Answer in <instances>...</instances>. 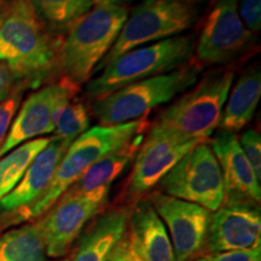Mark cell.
<instances>
[{"label":"cell","mask_w":261,"mask_h":261,"mask_svg":"<svg viewBox=\"0 0 261 261\" xmlns=\"http://www.w3.org/2000/svg\"><path fill=\"white\" fill-rule=\"evenodd\" d=\"M207 261H261V249L231 250L204 255Z\"/></svg>","instance_id":"cell-28"},{"label":"cell","mask_w":261,"mask_h":261,"mask_svg":"<svg viewBox=\"0 0 261 261\" xmlns=\"http://www.w3.org/2000/svg\"><path fill=\"white\" fill-rule=\"evenodd\" d=\"M145 133L146 130L137 133L125 144L94 162L65 192L85 194V192H91L103 187H110V184L125 171L130 161L135 160Z\"/></svg>","instance_id":"cell-20"},{"label":"cell","mask_w":261,"mask_h":261,"mask_svg":"<svg viewBox=\"0 0 261 261\" xmlns=\"http://www.w3.org/2000/svg\"><path fill=\"white\" fill-rule=\"evenodd\" d=\"M261 249L260 207L223 204L211 213L203 254Z\"/></svg>","instance_id":"cell-14"},{"label":"cell","mask_w":261,"mask_h":261,"mask_svg":"<svg viewBox=\"0 0 261 261\" xmlns=\"http://www.w3.org/2000/svg\"><path fill=\"white\" fill-rule=\"evenodd\" d=\"M243 154L249 161L256 178L261 181V137L257 130L250 128L241 135L238 139Z\"/></svg>","instance_id":"cell-26"},{"label":"cell","mask_w":261,"mask_h":261,"mask_svg":"<svg viewBox=\"0 0 261 261\" xmlns=\"http://www.w3.org/2000/svg\"><path fill=\"white\" fill-rule=\"evenodd\" d=\"M190 261H207V259H205L204 256H200V257H196V259L190 260Z\"/></svg>","instance_id":"cell-32"},{"label":"cell","mask_w":261,"mask_h":261,"mask_svg":"<svg viewBox=\"0 0 261 261\" xmlns=\"http://www.w3.org/2000/svg\"><path fill=\"white\" fill-rule=\"evenodd\" d=\"M126 236L143 261H175L167 228L148 197L137 201L129 211Z\"/></svg>","instance_id":"cell-17"},{"label":"cell","mask_w":261,"mask_h":261,"mask_svg":"<svg viewBox=\"0 0 261 261\" xmlns=\"http://www.w3.org/2000/svg\"><path fill=\"white\" fill-rule=\"evenodd\" d=\"M261 96V74L256 67L250 68L232 84L221 114L219 129L237 135L255 114Z\"/></svg>","instance_id":"cell-19"},{"label":"cell","mask_w":261,"mask_h":261,"mask_svg":"<svg viewBox=\"0 0 261 261\" xmlns=\"http://www.w3.org/2000/svg\"><path fill=\"white\" fill-rule=\"evenodd\" d=\"M201 68L187 64L169 73L126 85L92 102L99 126H119L143 119L161 104L171 102L197 83Z\"/></svg>","instance_id":"cell-5"},{"label":"cell","mask_w":261,"mask_h":261,"mask_svg":"<svg viewBox=\"0 0 261 261\" xmlns=\"http://www.w3.org/2000/svg\"><path fill=\"white\" fill-rule=\"evenodd\" d=\"M238 15L249 32H259L261 28V0H241L237 6Z\"/></svg>","instance_id":"cell-27"},{"label":"cell","mask_w":261,"mask_h":261,"mask_svg":"<svg viewBox=\"0 0 261 261\" xmlns=\"http://www.w3.org/2000/svg\"><path fill=\"white\" fill-rule=\"evenodd\" d=\"M61 39L42 25L28 0H12L0 23V62L25 86L57 71Z\"/></svg>","instance_id":"cell-1"},{"label":"cell","mask_w":261,"mask_h":261,"mask_svg":"<svg viewBox=\"0 0 261 261\" xmlns=\"http://www.w3.org/2000/svg\"><path fill=\"white\" fill-rule=\"evenodd\" d=\"M70 144L58 137H51L48 144L25 169L16 188L0 201V214H14L34 203L46 191Z\"/></svg>","instance_id":"cell-16"},{"label":"cell","mask_w":261,"mask_h":261,"mask_svg":"<svg viewBox=\"0 0 261 261\" xmlns=\"http://www.w3.org/2000/svg\"><path fill=\"white\" fill-rule=\"evenodd\" d=\"M158 185L162 194L198 204L211 213L224 203L221 171L207 140L182 156Z\"/></svg>","instance_id":"cell-8"},{"label":"cell","mask_w":261,"mask_h":261,"mask_svg":"<svg viewBox=\"0 0 261 261\" xmlns=\"http://www.w3.org/2000/svg\"><path fill=\"white\" fill-rule=\"evenodd\" d=\"M39 219L0 233V261H46Z\"/></svg>","instance_id":"cell-21"},{"label":"cell","mask_w":261,"mask_h":261,"mask_svg":"<svg viewBox=\"0 0 261 261\" xmlns=\"http://www.w3.org/2000/svg\"><path fill=\"white\" fill-rule=\"evenodd\" d=\"M12 3V0H0V4L4 6H9Z\"/></svg>","instance_id":"cell-31"},{"label":"cell","mask_w":261,"mask_h":261,"mask_svg":"<svg viewBox=\"0 0 261 261\" xmlns=\"http://www.w3.org/2000/svg\"><path fill=\"white\" fill-rule=\"evenodd\" d=\"M2 8H4V5H2V4H0V9H2ZM6 8H8V6H6ZM3 18H4V16H3V17H2V12H0V23H2Z\"/></svg>","instance_id":"cell-33"},{"label":"cell","mask_w":261,"mask_h":261,"mask_svg":"<svg viewBox=\"0 0 261 261\" xmlns=\"http://www.w3.org/2000/svg\"><path fill=\"white\" fill-rule=\"evenodd\" d=\"M198 12V0H142L127 16L116 41L94 73L132 48L181 35L192 27Z\"/></svg>","instance_id":"cell-7"},{"label":"cell","mask_w":261,"mask_h":261,"mask_svg":"<svg viewBox=\"0 0 261 261\" xmlns=\"http://www.w3.org/2000/svg\"><path fill=\"white\" fill-rule=\"evenodd\" d=\"M208 144L218 160L223 177V204L260 207V181L241 149L237 135L219 129Z\"/></svg>","instance_id":"cell-15"},{"label":"cell","mask_w":261,"mask_h":261,"mask_svg":"<svg viewBox=\"0 0 261 261\" xmlns=\"http://www.w3.org/2000/svg\"><path fill=\"white\" fill-rule=\"evenodd\" d=\"M109 191L110 187H103L85 194L64 192L38 218L47 256L62 257L69 252L87 223L107 203Z\"/></svg>","instance_id":"cell-9"},{"label":"cell","mask_w":261,"mask_h":261,"mask_svg":"<svg viewBox=\"0 0 261 261\" xmlns=\"http://www.w3.org/2000/svg\"><path fill=\"white\" fill-rule=\"evenodd\" d=\"M58 261H69V260H58Z\"/></svg>","instance_id":"cell-34"},{"label":"cell","mask_w":261,"mask_h":261,"mask_svg":"<svg viewBox=\"0 0 261 261\" xmlns=\"http://www.w3.org/2000/svg\"><path fill=\"white\" fill-rule=\"evenodd\" d=\"M238 0H218L202 25L196 57L202 65L232 61L249 45L253 33L238 15Z\"/></svg>","instance_id":"cell-12"},{"label":"cell","mask_w":261,"mask_h":261,"mask_svg":"<svg viewBox=\"0 0 261 261\" xmlns=\"http://www.w3.org/2000/svg\"><path fill=\"white\" fill-rule=\"evenodd\" d=\"M97 2L98 0H28L33 12L51 34H67Z\"/></svg>","instance_id":"cell-22"},{"label":"cell","mask_w":261,"mask_h":261,"mask_svg":"<svg viewBox=\"0 0 261 261\" xmlns=\"http://www.w3.org/2000/svg\"><path fill=\"white\" fill-rule=\"evenodd\" d=\"M148 128L149 120L145 116L123 125L94 126L87 129L67 149L46 191L29 207L11 214L10 221L21 223L40 218L94 162Z\"/></svg>","instance_id":"cell-3"},{"label":"cell","mask_w":261,"mask_h":261,"mask_svg":"<svg viewBox=\"0 0 261 261\" xmlns=\"http://www.w3.org/2000/svg\"><path fill=\"white\" fill-rule=\"evenodd\" d=\"M146 197L167 228L175 261H190L202 256L211 212L160 191L151 192Z\"/></svg>","instance_id":"cell-13"},{"label":"cell","mask_w":261,"mask_h":261,"mask_svg":"<svg viewBox=\"0 0 261 261\" xmlns=\"http://www.w3.org/2000/svg\"><path fill=\"white\" fill-rule=\"evenodd\" d=\"M234 73L220 70L205 75L161 114L154 125L187 140H207L219 126Z\"/></svg>","instance_id":"cell-6"},{"label":"cell","mask_w":261,"mask_h":261,"mask_svg":"<svg viewBox=\"0 0 261 261\" xmlns=\"http://www.w3.org/2000/svg\"><path fill=\"white\" fill-rule=\"evenodd\" d=\"M79 90V86L61 77L58 83L46 85L29 94L12 121L8 138L0 150V158L29 140L54 132L56 110L74 99Z\"/></svg>","instance_id":"cell-11"},{"label":"cell","mask_w":261,"mask_h":261,"mask_svg":"<svg viewBox=\"0 0 261 261\" xmlns=\"http://www.w3.org/2000/svg\"><path fill=\"white\" fill-rule=\"evenodd\" d=\"M128 16L119 0H98L67 32L58 51L57 71L76 86L90 80L116 41Z\"/></svg>","instance_id":"cell-2"},{"label":"cell","mask_w":261,"mask_h":261,"mask_svg":"<svg viewBox=\"0 0 261 261\" xmlns=\"http://www.w3.org/2000/svg\"><path fill=\"white\" fill-rule=\"evenodd\" d=\"M54 123L55 137L73 143L91 128L89 109L81 100L71 99L56 110Z\"/></svg>","instance_id":"cell-24"},{"label":"cell","mask_w":261,"mask_h":261,"mask_svg":"<svg viewBox=\"0 0 261 261\" xmlns=\"http://www.w3.org/2000/svg\"><path fill=\"white\" fill-rule=\"evenodd\" d=\"M50 139L40 137L29 140L0 158V201L14 190L23 177L25 169L35 156L48 144Z\"/></svg>","instance_id":"cell-23"},{"label":"cell","mask_w":261,"mask_h":261,"mask_svg":"<svg viewBox=\"0 0 261 261\" xmlns=\"http://www.w3.org/2000/svg\"><path fill=\"white\" fill-rule=\"evenodd\" d=\"M195 52L190 35H178L132 48L110 62L102 74L87 81L86 96L98 99L126 85L169 73L189 64Z\"/></svg>","instance_id":"cell-4"},{"label":"cell","mask_w":261,"mask_h":261,"mask_svg":"<svg viewBox=\"0 0 261 261\" xmlns=\"http://www.w3.org/2000/svg\"><path fill=\"white\" fill-rule=\"evenodd\" d=\"M108 261H143L140 257L137 255V253L133 250L132 246H130L128 238H127L126 233L122 237V240L116 244L114 248L112 255L109 256Z\"/></svg>","instance_id":"cell-30"},{"label":"cell","mask_w":261,"mask_h":261,"mask_svg":"<svg viewBox=\"0 0 261 261\" xmlns=\"http://www.w3.org/2000/svg\"><path fill=\"white\" fill-rule=\"evenodd\" d=\"M205 142V140H202ZM201 140H187L151 126L140 144L127 182L126 194L138 201L165 177L166 173Z\"/></svg>","instance_id":"cell-10"},{"label":"cell","mask_w":261,"mask_h":261,"mask_svg":"<svg viewBox=\"0 0 261 261\" xmlns=\"http://www.w3.org/2000/svg\"><path fill=\"white\" fill-rule=\"evenodd\" d=\"M129 211L117 207L99 214L83 233L69 261H108L127 230Z\"/></svg>","instance_id":"cell-18"},{"label":"cell","mask_w":261,"mask_h":261,"mask_svg":"<svg viewBox=\"0 0 261 261\" xmlns=\"http://www.w3.org/2000/svg\"><path fill=\"white\" fill-rule=\"evenodd\" d=\"M21 85L23 84L15 76L8 65L0 62V103L5 100Z\"/></svg>","instance_id":"cell-29"},{"label":"cell","mask_w":261,"mask_h":261,"mask_svg":"<svg viewBox=\"0 0 261 261\" xmlns=\"http://www.w3.org/2000/svg\"><path fill=\"white\" fill-rule=\"evenodd\" d=\"M25 86L21 85L10 96L0 103V150L8 138L9 130L11 128L16 114L22 104Z\"/></svg>","instance_id":"cell-25"}]
</instances>
